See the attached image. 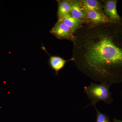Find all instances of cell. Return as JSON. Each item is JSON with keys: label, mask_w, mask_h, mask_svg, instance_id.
Wrapping results in <instances>:
<instances>
[{"label": "cell", "mask_w": 122, "mask_h": 122, "mask_svg": "<svg viewBox=\"0 0 122 122\" xmlns=\"http://www.w3.org/2000/svg\"><path fill=\"white\" fill-rule=\"evenodd\" d=\"M117 2V1L116 0L103 1L104 4H102V8L104 13L111 22L120 21V16L116 9Z\"/></svg>", "instance_id": "obj_4"}, {"label": "cell", "mask_w": 122, "mask_h": 122, "mask_svg": "<svg viewBox=\"0 0 122 122\" xmlns=\"http://www.w3.org/2000/svg\"><path fill=\"white\" fill-rule=\"evenodd\" d=\"M88 18L90 22L92 24H99L110 22V20L105 15L95 11L82 9Z\"/></svg>", "instance_id": "obj_7"}, {"label": "cell", "mask_w": 122, "mask_h": 122, "mask_svg": "<svg viewBox=\"0 0 122 122\" xmlns=\"http://www.w3.org/2000/svg\"><path fill=\"white\" fill-rule=\"evenodd\" d=\"M110 86L105 83H94L84 87V91L91 102L85 108L90 106H96L100 101L106 104H110L113 102V98L109 90Z\"/></svg>", "instance_id": "obj_2"}, {"label": "cell", "mask_w": 122, "mask_h": 122, "mask_svg": "<svg viewBox=\"0 0 122 122\" xmlns=\"http://www.w3.org/2000/svg\"><path fill=\"white\" fill-rule=\"evenodd\" d=\"M79 1L81 8L83 9L105 14L101 1L97 0H79Z\"/></svg>", "instance_id": "obj_6"}, {"label": "cell", "mask_w": 122, "mask_h": 122, "mask_svg": "<svg viewBox=\"0 0 122 122\" xmlns=\"http://www.w3.org/2000/svg\"></svg>", "instance_id": "obj_13"}, {"label": "cell", "mask_w": 122, "mask_h": 122, "mask_svg": "<svg viewBox=\"0 0 122 122\" xmlns=\"http://www.w3.org/2000/svg\"><path fill=\"white\" fill-rule=\"evenodd\" d=\"M70 61H72L71 58L68 61L58 56H50L49 63L51 68L58 75L59 71L65 67L66 62Z\"/></svg>", "instance_id": "obj_9"}, {"label": "cell", "mask_w": 122, "mask_h": 122, "mask_svg": "<svg viewBox=\"0 0 122 122\" xmlns=\"http://www.w3.org/2000/svg\"><path fill=\"white\" fill-rule=\"evenodd\" d=\"M113 122H122V120H119L116 118H114L113 119Z\"/></svg>", "instance_id": "obj_12"}, {"label": "cell", "mask_w": 122, "mask_h": 122, "mask_svg": "<svg viewBox=\"0 0 122 122\" xmlns=\"http://www.w3.org/2000/svg\"><path fill=\"white\" fill-rule=\"evenodd\" d=\"M50 32L61 40H69L72 42L74 38V33L71 29L59 20L51 29Z\"/></svg>", "instance_id": "obj_3"}, {"label": "cell", "mask_w": 122, "mask_h": 122, "mask_svg": "<svg viewBox=\"0 0 122 122\" xmlns=\"http://www.w3.org/2000/svg\"><path fill=\"white\" fill-rule=\"evenodd\" d=\"M58 9L57 16L58 18L65 15L70 14L72 5V0L57 1Z\"/></svg>", "instance_id": "obj_10"}, {"label": "cell", "mask_w": 122, "mask_h": 122, "mask_svg": "<svg viewBox=\"0 0 122 122\" xmlns=\"http://www.w3.org/2000/svg\"><path fill=\"white\" fill-rule=\"evenodd\" d=\"M58 19L59 20L61 21L65 24L66 25L69 27L74 33L81 27L85 22H87L74 18L70 14L65 15L59 18Z\"/></svg>", "instance_id": "obj_5"}, {"label": "cell", "mask_w": 122, "mask_h": 122, "mask_svg": "<svg viewBox=\"0 0 122 122\" xmlns=\"http://www.w3.org/2000/svg\"><path fill=\"white\" fill-rule=\"evenodd\" d=\"M70 14L74 18L90 22L87 16L81 8L79 0H72Z\"/></svg>", "instance_id": "obj_8"}, {"label": "cell", "mask_w": 122, "mask_h": 122, "mask_svg": "<svg viewBox=\"0 0 122 122\" xmlns=\"http://www.w3.org/2000/svg\"><path fill=\"white\" fill-rule=\"evenodd\" d=\"M96 112V119L95 122H111L110 117L106 114L103 113L97 109L96 106L94 107Z\"/></svg>", "instance_id": "obj_11"}, {"label": "cell", "mask_w": 122, "mask_h": 122, "mask_svg": "<svg viewBox=\"0 0 122 122\" xmlns=\"http://www.w3.org/2000/svg\"><path fill=\"white\" fill-rule=\"evenodd\" d=\"M71 59L93 81L109 86L122 83V24L86 22L74 33Z\"/></svg>", "instance_id": "obj_1"}]
</instances>
